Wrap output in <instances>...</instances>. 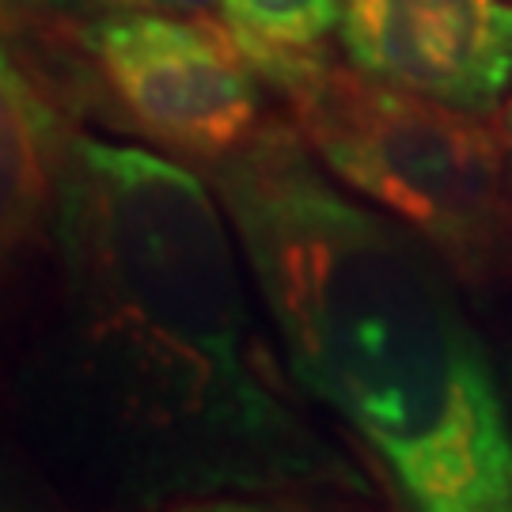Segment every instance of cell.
I'll use <instances>...</instances> for the list:
<instances>
[{"instance_id":"1","label":"cell","mask_w":512,"mask_h":512,"mask_svg":"<svg viewBox=\"0 0 512 512\" xmlns=\"http://www.w3.org/2000/svg\"><path fill=\"white\" fill-rule=\"evenodd\" d=\"M228 228L183 164L76 133L50 224L61 311L31 376L42 429L137 505L368 494L277 380Z\"/></svg>"},{"instance_id":"6","label":"cell","mask_w":512,"mask_h":512,"mask_svg":"<svg viewBox=\"0 0 512 512\" xmlns=\"http://www.w3.org/2000/svg\"><path fill=\"white\" fill-rule=\"evenodd\" d=\"M73 137L61 110L38 92L8 46L0 65V209L8 255L50 239Z\"/></svg>"},{"instance_id":"4","label":"cell","mask_w":512,"mask_h":512,"mask_svg":"<svg viewBox=\"0 0 512 512\" xmlns=\"http://www.w3.org/2000/svg\"><path fill=\"white\" fill-rule=\"evenodd\" d=\"M73 35L133 126L183 160L213 164L262 126L258 73L224 23L107 12Z\"/></svg>"},{"instance_id":"2","label":"cell","mask_w":512,"mask_h":512,"mask_svg":"<svg viewBox=\"0 0 512 512\" xmlns=\"http://www.w3.org/2000/svg\"><path fill=\"white\" fill-rule=\"evenodd\" d=\"M205 171L293 384L365 440L406 505L509 512V395L437 247L349 198L296 122H262Z\"/></svg>"},{"instance_id":"5","label":"cell","mask_w":512,"mask_h":512,"mask_svg":"<svg viewBox=\"0 0 512 512\" xmlns=\"http://www.w3.org/2000/svg\"><path fill=\"white\" fill-rule=\"evenodd\" d=\"M342 46L353 69L490 118L512 92L509 0H342Z\"/></svg>"},{"instance_id":"8","label":"cell","mask_w":512,"mask_h":512,"mask_svg":"<svg viewBox=\"0 0 512 512\" xmlns=\"http://www.w3.org/2000/svg\"><path fill=\"white\" fill-rule=\"evenodd\" d=\"M16 4V0H8ZM23 8H50V12H84V16H107V12H179V16H205L220 0H19Z\"/></svg>"},{"instance_id":"10","label":"cell","mask_w":512,"mask_h":512,"mask_svg":"<svg viewBox=\"0 0 512 512\" xmlns=\"http://www.w3.org/2000/svg\"><path fill=\"white\" fill-rule=\"evenodd\" d=\"M505 372H509L505 380H509V399H512V349H509V365H505Z\"/></svg>"},{"instance_id":"3","label":"cell","mask_w":512,"mask_h":512,"mask_svg":"<svg viewBox=\"0 0 512 512\" xmlns=\"http://www.w3.org/2000/svg\"><path fill=\"white\" fill-rule=\"evenodd\" d=\"M334 179L406 220L463 285L512 277V183L501 129L342 69L323 54L262 69Z\"/></svg>"},{"instance_id":"7","label":"cell","mask_w":512,"mask_h":512,"mask_svg":"<svg viewBox=\"0 0 512 512\" xmlns=\"http://www.w3.org/2000/svg\"><path fill=\"white\" fill-rule=\"evenodd\" d=\"M220 16L262 73L293 57L323 54L327 35L342 27V0H220Z\"/></svg>"},{"instance_id":"9","label":"cell","mask_w":512,"mask_h":512,"mask_svg":"<svg viewBox=\"0 0 512 512\" xmlns=\"http://www.w3.org/2000/svg\"><path fill=\"white\" fill-rule=\"evenodd\" d=\"M497 129H501V145H505V167H509V183H512V92L505 99V110L497 118Z\"/></svg>"}]
</instances>
